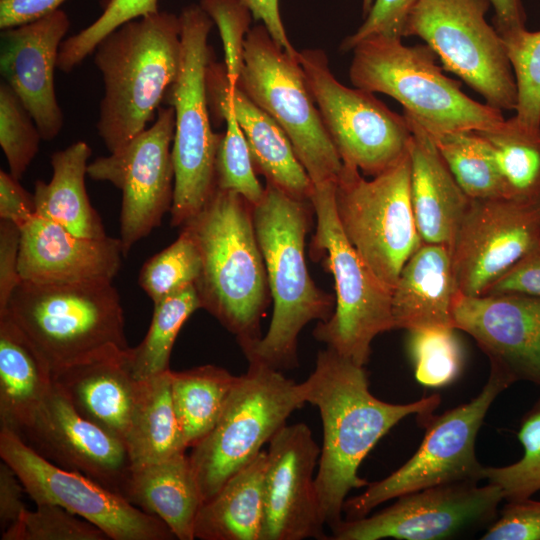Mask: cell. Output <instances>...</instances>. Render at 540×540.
Wrapping results in <instances>:
<instances>
[{
  "instance_id": "29",
  "label": "cell",
  "mask_w": 540,
  "mask_h": 540,
  "mask_svg": "<svg viewBox=\"0 0 540 540\" xmlns=\"http://www.w3.org/2000/svg\"><path fill=\"white\" fill-rule=\"evenodd\" d=\"M228 95L255 170L289 196L311 201L314 185L281 127L237 85L229 82Z\"/></svg>"
},
{
  "instance_id": "49",
  "label": "cell",
  "mask_w": 540,
  "mask_h": 540,
  "mask_svg": "<svg viewBox=\"0 0 540 540\" xmlns=\"http://www.w3.org/2000/svg\"><path fill=\"white\" fill-rule=\"evenodd\" d=\"M497 293L540 297V241L485 292Z\"/></svg>"
},
{
  "instance_id": "7",
  "label": "cell",
  "mask_w": 540,
  "mask_h": 540,
  "mask_svg": "<svg viewBox=\"0 0 540 540\" xmlns=\"http://www.w3.org/2000/svg\"><path fill=\"white\" fill-rule=\"evenodd\" d=\"M179 19L180 67L164 98L175 112L174 193L170 209L174 227H182L194 218L215 192V159L221 136L211 127L206 87L212 60L208 35L213 21L195 4L186 6Z\"/></svg>"
},
{
  "instance_id": "25",
  "label": "cell",
  "mask_w": 540,
  "mask_h": 540,
  "mask_svg": "<svg viewBox=\"0 0 540 540\" xmlns=\"http://www.w3.org/2000/svg\"><path fill=\"white\" fill-rule=\"evenodd\" d=\"M127 350L53 373L54 383L82 417L124 443L140 385L130 371Z\"/></svg>"
},
{
  "instance_id": "44",
  "label": "cell",
  "mask_w": 540,
  "mask_h": 540,
  "mask_svg": "<svg viewBox=\"0 0 540 540\" xmlns=\"http://www.w3.org/2000/svg\"><path fill=\"white\" fill-rule=\"evenodd\" d=\"M26 510L19 521L1 534L2 540H107L108 536L87 520L65 508L37 504Z\"/></svg>"
},
{
  "instance_id": "13",
  "label": "cell",
  "mask_w": 540,
  "mask_h": 540,
  "mask_svg": "<svg viewBox=\"0 0 540 540\" xmlns=\"http://www.w3.org/2000/svg\"><path fill=\"white\" fill-rule=\"evenodd\" d=\"M512 384L490 369L486 384L475 398L439 416H430L423 423L426 432L420 447L404 465L345 500L346 519L365 517L378 505L421 489L484 479V467L475 454L476 437L493 401Z\"/></svg>"
},
{
  "instance_id": "48",
  "label": "cell",
  "mask_w": 540,
  "mask_h": 540,
  "mask_svg": "<svg viewBox=\"0 0 540 540\" xmlns=\"http://www.w3.org/2000/svg\"><path fill=\"white\" fill-rule=\"evenodd\" d=\"M21 229L11 221L0 219V315L22 281L19 274Z\"/></svg>"
},
{
  "instance_id": "22",
  "label": "cell",
  "mask_w": 540,
  "mask_h": 540,
  "mask_svg": "<svg viewBox=\"0 0 540 540\" xmlns=\"http://www.w3.org/2000/svg\"><path fill=\"white\" fill-rule=\"evenodd\" d=\"M70 26L61 9L36 21L1 32L0 71L31 114L42 140L51 141L63 126L54 71Z\"/></svg>"
},
{
  "instance_id": "34",
  "label": "cell",
  "mask_w": 540,
  "mask_h": 540,
  "mask_svg": "<svg viewBox=\"0 0 540 540\" xmlns=\"http://www.w3.org/2000/svg\"><path fill=\"white\" fill-rule=\"evenodd\" d=\"M236 377L215 365L171 370L174 409L187 448L198 444L216 425Z\"/></svg>"
},
{
  "instance_id": "45",
  "label": "cell",
  "mask_w": 540,
  "mask_h": 540,
  "mask_svg": "<svg viewBox=\"0 0 540 540\" xmlns=\"http://www.w3.org/2000/svg\"><path fill=\"white\" fill-rule=\"evenodd\" d=\"M199 5L219 29L227 76L230 85L236 86L252 13L244 0H201Z\"/></svg>"
},
{
  "instance_id": "5",
  "label": "cell",
  "mask_w": 540,
  "mask_h": 540,
  "mask_svg": "<svg viewBox=\"0 0 540 540\" xmlns=\"http://www.w3.org/2000/svg\"><path fill=\"white\" fill-rule=\"evenodd\" d=\"M7 315L52 373L129 349L121 300L112 282L21 281Z\"/></svg>"
},
{
  "instance_id": "55",
  "label": "cell",
  "mask_w": 540,
  "mask_h": 540,
  "mask_svg": "<svg viewBox=\"0 0 540 540\" xmlns=\"http://www.w3.org/2000/svg\"><path fill=\"white\" fill-rule=\"evenodd\" d=\"M374 0H363L362 9L364 16L369 12Z\"/></svg>"
},
{
  "instance_id": "35",
  "label": "cell",
  "mask_w": 540,
  "mask_h": 540,
  "mask_svg": "<svg viewBox=\"0 0 540 540\" xmlns=\"http://www.w3.org/2000/svg\"><path fill=\"white\" fill-rule=\"evenodd\" d=\"M478 132L492 149L505 198L540 203V126L524 124L513 116Z\"/></svg>"
},
{
  "instance_id": "31",
  "label": "cell",
  "mask_w": 540,
  "mask_h": 540,
  "mask_svg": "<svg viewBox=\"0 0 540 540\" xmlns=\"http://www.w3.org/2000/svg\"><path fill=\"white\" fill-rule=\"evenodd\" d=\"M267 451L231 476L198 512L194 537L200 540H260Z\"/></svg>"
},
{
  "instance_id": "3",
  "label": "cell",
  "mask_w": 540,
  "mask_h": 540,
  "mask_svg": "<svg viewBox=\"0 0 540 540\" xmlns=\"http://www.w3.org/2000/svg\"><path fill=\"white\" fill-rule=\"evenodd\" d=\"M252 211L274 307L266 334L243 352L248 362L278 371L294 369L301 330L313 320L327 321L335 308L333 297L316 286L306 265L313 205L266 183Z\"/></svg>"
},
{
  "instance_id": "33",
  "label": "cell",
  "mask_w": 540,
  "mask_h": 540,
  "mask_svg": "<svg viewBox=\"0 0 540 540\" xmlns=\"http://www.w3.org/2000/svg\"><path fill=\"white\" fill-rule=\"evenodd\" d=\"M206 87L210 112L226 123L216 152V187L236 192L253 207L263 198L265 186L256 177L248 143L229 100V79L224 63L210 61Z\"/></svg>"
},
{
  "instance_id": "41",
  "label": "cell",
  "mask_w": 540,
  "mask_h": 540,
  "mask_svg": "<svg viewBox=\"0 0 540 540\" xmlns=\"http://www.w3.org/2000/svg\"><path fill=\"white\" fill-rule=\"evenodd\" d=\"M501 37L517 86L514 116L524 124L540 126V30L523 28Z\"/></svg>"
},
{
  "instance_id": "20",
  "label": "cell",
  "mask_w": 540,
  "mask_h": 540,
  "mask_svg": "<svg viewBox=\"0 0 540 540\" xmlns=\"http://www.w3.org/2000/svg\"><path fill=\"white\" fill-rule=\"evenodd\" d=\"M268 443L260 540L327 539L314 477L321 449L311 429L286 424Z\"/></svg>"
},
{
  "instance_id": "21",
  "label": "cell",
  "mask_w": 540,
  "mask_h": 540,
  "mask_svg": "<svg viewBox=\"0 0 540 540\" xmlns=\"http://www.w3.org/2000/svg\"><path fill=\"white\" fill-rule=\"evenodd\" d=\"M453 325L476 341L492 370L513 383L540 385V297L519 293L465 296L458 292Z\"/></svg>"
},
{
  "instance_id": "18",
  "label": "cell",
  "mask_w": 540,
  "mask_h": 540,
  "mask_svg": "<svg viewBox=\"0 0 540 540\" xmlns=\"http://www.w3.org/2000/svg\"><path fill=\"white\" fill-rule=\"evenodd\" d=\"M540 241V203L470 200L450 248L458 292L484 295Z\"/></svg>"
},
{
  "instance_id": "26",
  "label": "cell",
  "mask_w": 540,
  "mask_h": 540,
  "mask_svg": "<svg viewBox=\"0 0 540 540\" xmlns=\"http://www.w3.org/2000/svg\"><path fill=\"white\" fill-rule=\"evenodd\" d=\"M457 294L450 249L422 243L405 263L392 290L394 328H454Z\"/></svg>"
},
{
  "instance_id": "38",
  "label": "cell",
  "mask_w": 540,
  "mask_h": 540,
  "mask_svg": "<svg viewBox=\"0 0 540 540\" xmlns=\"http://www.w3.org/2000/svg\"><path fill=\"white\" fill-rule=\"evenodd\" d=\"M201 256L191 234L182 228L178 238L147 260L138 282L153 303L190 285H195L201 273Z\"/></svg>"
},
{
  "instance_id": "36",
  "label": "cell",
  "mask_w": 540,
  "mask_h": 540,
  "mask_svg": "<svg viewBox=\"0 0 540 540\" xmlns=\"http://www.w3.org/2000/svg\"><path fill=\"white\" fill-rule=\"evenodd\" d=\"M201 308L195 285L154 303L144 339L127 350V362L135 379H148L170 369V356L179 331L192 313Z\"/></svg>"
},
{
  "instance_id": "32",
  "label": "cell",
  "mask_w": 540,
  "mask_h": 540,
  "mask_svg": "<svg viewBox=\"0 0 540 540\" xmlns=\"http://www.w3.org/2000/svg\"><path fill=\"white\" fill-rule=\"evenodd\" d=\"M125 444L132 467L185 452L171 390V369L140 380Z\"/></svg>"
},
{
  "instance_id": "2",
  "label": "cell",
  "mask_w": 540,
  "mask_h": 540,
  "mask_svg": "<svg viewBox=\"0 0 540 540\" xmlns=\"http://www.w3.org/2000/svg\"><path fill=\"white\" fill-rule=\"evenodd\" d=\"M182 228L200 252L202 267L195 287L202 308L245 351L262 337L261 320L271 298L252 206L236 192L216 188Z\"/></svg>"
},
{
  "instance_id": "17",
  "label": "cell",
  "mask_w": 540,
  "mask_h": 540,
  "mask_svg": "<svg viewBox=\"0 0 540 540\" xmlns=\"http://www.w3.org/2000/svg\"><path fill=\"white\" fill-rule=\"evenodd\" d=\"M504 499L491 483L464 481L408 493L385 509L359 519L341 520L331 528L333 540H439L488 528Z\"/></svg>"
},
{
  "instance_id": "11",
  "label": "cell",
  "mask_w": 540,
  "mask_h": 540,
  "mask_svg": "<svg viewBox=\"0 0 540 540\" xmlns=\"http://www.w3.org/2000/svg\"><path fill=\"white\" fill-rule=\"evenodd\" d=\"M335 208L347 240L372 273L393 290L405 263L423 243L410 197V158L366 180L343 164Z\"/></svg>"
},
{
  "instance_id": "15",
  "label": "cell",
  "mask_w": 540,
  "mask_h": 540,
  "mask_svg": "<svg viewBox=\"0 0 540 540\" xmlns=\"http://www.w3.org/2000/svg\"><path fill=\"white\" fill-rule=\"evenodd\" d=\"M0 457L37 504L61 506L101 529L112 540H171L159 518L90 478L49 462L14 432L0 428Z\"/></svg>"
},
{
  "instance_id": "12",
  "label": "cell",
  "mask_w": 540,
  "mask_h": 540,
  "mask_svg": "<svg viewBox=\"0 0 540 540\" xmlns=\"http://www.w3.org/2000/svg\"><path fill=\"white\" fill-rule=\"evenodd\" d=\"M489 0H416L403 37L416 36L500 111L516 109L517 86L504 41L486 18Z\"/></svg>"
},
{
  "instance_id": "6",
  "label": "cell",
  "mask_w": 540,
  "mask_h": 540,
  "mask_svg": "<svg viewBox=\"0 0 540 540\" xmlns=\"http://www.w3.org/2000/svg\"><path fill=\"white\" fill-rule=\"evenodd\" d=\"M349 78L354 87L386 94L431 135L458 130H488L503 112L480 103L443 74L426 44L406 46L402 38L374 36L353 49Z\"/></svg>"
},
{
  "instance_id": "24",
  "label": "cell",
  "mask_w": 540,
  "mask_h": 540,
  "mask_svg": "<svg viewBox=\"0 0 540 540\" xmlns=\"http://www.w3.org/2000/svg\"><path fill=\"white\" fill-rule=\"evenodd\" d=\"M411 129L410 197L423 243L451 248L470 204L441 157L429 132L403 114Z\"/></svg>"
},
{
  "instance_id": "43",
  "label": "cell",
  "mask_w": 540,
  "mask_h": 540,
  "mask_svg": "<svg viewBox=\"0 0 540 540\" xmlns=\"http://www.w3.org/2000/svg\"><path fill=\"white\" fill-rule=\"evenodd\" d=\"M41 134L28 110L4 81L0 85V145L9 173L21 180L38 153Z\"/></svg>"
},
{
  "instance_id": "27",
  "label": "cell",
  "mask_w": 540,
  "mask_h": 540,
  "mask_svg": "<svg viewBox=\"0 0 540 540\" xmlns=\"http://www.w3.org/2000/svg\"><path fill=\"white\" fill-rule=\"evenodd\" d=\"M125 498L164 522L176 539H195L194 526L203 497L185 452L132 467Z\"/></svg>"
},
{
  "instance_id": "37",
  "label": "cell",
  "mask_w": 540,
  "mask_h": 540,
  "mask_svg": "<svg viewBox=\"0 0 540 540\" xmlns=\"http://www.w3.org/2000/svg\"><path fill=\"white\" fill-rule=\"evenodd\" d=\"M431 136L449 171L470 199L505 198L492 149L478 130Z\"/></svg>"
},
{
  "instance_id": "19",
  "label": "cell",
  "mask_w": 540,
  "mask_h": 540,
  "mask_svg": "<svg viewBox=\"0 0 540 540\" xmlns=\"http://www.w3.org/2000/svg\"><path fill=\"white\" fill-rule=\"evenodd\" d=\"M16 435L56 466L126 497L132 463L125 443L82 417L55 383L32 422Z\"/></svg>"
},
{
  "instance_id": "47",
  "label": "cell",
  "mask_w": 540,
  "mask_h": 540,
  "mask_svg": "<svg viewBox=\"0 0 540 540\" xmlns=\"http://www.w3.org/2000/svg\"><path fill=\"white\" fill-rule=\"evenodd\" d=\"M482 540H540V501L508 502Z\"/></svg>"
},
{
  "instance_id": "54",
  "label": "cell",
  "mask_w": 540,
  "mask_h": 540,
  "mask_svg": "<svg viewBox=\"0 0 540 540\" xmlns=\"http://www.w3.org/2000/svg\"><path fill=\"white\" fill-rule=\"evenodd\" d=\"M494 10L493 26L500 35L526 28L523 0H489Z\"/></svg>"
},
{
  "instance_id": "1",
  "label": "cell",
  "mask_w": 540,
  "mask_h": 540,
  "mask_svg": "<svg viewBox=\"0 0 540 540\" xmlns=\"http://www.w3.org/2000/svg\"><path fill=\"white\" fill-rule=\"evenodd\" d=\"M299 384L305 402L318 408L322 420L315 485L322 518L331 529L342 520L350 491L369 484L358 469L376 443L409 415L424 423L440 396L408 404L382 401L371 394L364 366L330 348L318 352L313 372Z\"/></svg>"
},
{
  "instance_id": "16",
  "label": "cell",
  "mask_w": 540,
  "mask_h": 540,
  "mask_svg": "<svg viewBox=\"0 0 540 540\" xmlns=\"http://www.w3.org/2000/svg\"><path fill=\"white\" fill-rule=\"evenodd\" d=\"M173 107H159L154 123L119 150L88 164L87 175L122 193L120 240L123 256L157 228L171 209L174 193Z\"/></svg>"
},
{
  "instance_id": "52",
  "label": "cell",
  "mask_w": 540,
  "mask_h": 540,
  "mask_svg": "<svg viewBox=\"0 0 540 540\" xmlns=\"http://www.w3.org/2000/svg\"><path fill=\"white\" fill-rule=\"evenodd\" d=\"M66 0H0L2 30L27 24L59 9Z\"/></svg>"
},
{
  "instance_id": "50",
  "label": "cell",
  "mask_w": 540,
  "mask_h": 540,
  "mask_svg": "<svg viewBox=\"0 0 540 540\" xmlns=\"http://www.w3.org/2000/svg\"><path fill=\"white\" fill-rule=\"evenodd\" d=\"M36 214L34 195L20 184V180L1 170L0 219L11 221L21 229Z\"/></svg>"
},
{
  "instance_id": "4",
  "label": "cell",
  "mask_w": 540,
  "mask_h": 540,
  "mask_svg": "<svg viewBox=\"0 0 540 540\" xmlns=\"http://www.w3.org/2000/svg\"><path fill=\"white\" fill-rule=\"evenodd\" d=\"M181 59L179 16L136 18L104 37L94 63L104 83L97 132L110 153L147 128L177 78Z\"/></svg>"
},
{
  "instance_id": "46",
  "label": "cell",
  "mask_w": 540,
  "mask_h": 540,
  "mask_svg": "<svg viewBox=\"0 0 540 540\" xmlns=\"http://www.w3.org/2000/svg\"><path fill=\"white\" fill-rule=\"evenodd\" d=\"M416 0H374L363 23L340 45L342 52L352 50L360 41L374 36L403 38L407 17Z\"/></svg>"
},
{
  "instance_id": "39",
  "label": "cell",
  "mask_w": 540,
  "mask_h": 540,
  "mask_svg": "<svg viewBox=\"0 0 540 540\" xmlns=\"http://www.w3.org/2000/svg\"><path fill=\"white\" fill-rule=\"evenodd\" d=\"M408 332V350L417 382L431 388L452 383L463 365V351L455 329L424 328Z\"/></svg>"
},
{
  "instance_id": "10",
  "label": "cell",
  "mask_w": 540,
  "mask_h": 540,
  "mask_svg": "<svg viewBox=\"0 0 540 540\" xmlns=\"http://www.w3.org/2000/svg\"><path fill=\"white\" fill-rule=\"evenodd\" d=\"M281 127L313 185L335 183L343 167L309 89L297 55L266 27L250 28L236 84Z\"/></svg>"
},
{
  "instance_id": "53",
  "label": "cell",
  "mask_w": 540,
  "mask_h": 540,
  "mask_svg": "<svg viewBox=\"0 0 540 540\" xmlns=\"http://www.w3.org/2000/svg\"><path fill=\"white\" fill-rule=\"evenodd\" d=\"M255 20H260L273 40L288 54L297 55L298 51L288 39L283 25L279 0H244Z\"/></svg>"
},
{
  "instance_id": "8",
  "label": "cell",
  "mask_w": 540,
  "mask_h": 540,
  "mask_svg": "<svg viewBox=\"0 0 540 540\" xmlns=\"http://www.w3.org/2000/svg\"><path fill=\"white\" fill-rule=\"evenodd\" d=\"M335 183L314 185L311 197L317 220L311 254L333 274L336 291L332 316L317 324L313 336L365 366L373 339L395 329L392 290L372 273L344 235L335 208Z\"/></svg>"
},
{
  "instance_id": "14",
  "label": "cell",
  "mask_w": 540,
  "mask_h": 540,
  "mask_svg": "<svg viewBox=\"0 0 540 540\" xmlns=\"http://www.w3.org/2000/svg\"><path fill=\"white\" fill-rule=\"evenodd\" d=\"M298 59L343 164L374 177L408 153L412 132L404 115L390 110L374 93L340 83L325 52L298 51Z\"/></svg>"
},
{
  "instance_id": "28",
  "label": "cell",
  "mask_w": 540,
  "mask_h": 540,
  "mask_svg": "<svg viewBox=\"0 0 540 540\" xmlns=\"http://www.w3.org/2000/svg\"><path fill=\"white\" fill-rule=\"evenodd\" d=\"M53 373L22 330L0 316V428L19 434L53 388Z\"/></svg>"
},
{
  "instance_id": "30",
  "label": "cell",
  "mask_w": 540,
  "mask_h": 540,
  "mask_svg": "<svg viewBox=\"0 0 540 540\" xmlns=\"http://www.w3.org/2000/svg\"><path fill=\"white\" fill-rule=\"evenodd\" d=\"M91 148L77 141L51 156L52 177L49 182L34 183L37 215L51 220L70 232L89 238L107 234L98 212L90 203L85 176Z\"/></svg>"
},
{
  "instance_id": "51",
  "label": "cell",
  "mask_w": 540,
  "mask_h": 540,
  "mask_svg": "<svg viewBox=\"0 0 540 540\" xmlns=\"http://www.w3.org/2000/svg\"><path fill=\"white\" fill-rule=\"evenodd\" d=\"M23 484L4 461L0 464V527L4 532L16 524L27 510L23 502Z\"/></svg>"
},
{
  "instance_id": "42",
  "label": "cell",
  "mask_w": 540,
  "mask_h": 540,
  "mask_svg": "<svg viewBox=\"0 0 540 540\" xmlns=\"http://www.w3.org/2000/svg\"><path fill=\"white\" fill-rule=\"evenodd\" d=\"M158 11V0H107L102 14L92 24L62 42L57 68L71 72L109 33L126 22Z\"/></svg>"
},
{
  "instance_id": "23",
  "label": "cell",
  "mask_w": 540,
  "mask_h": 540,
  "mask_svg": "<svg viewBox=\"0 0 540 540\" xmlns=\"http://www.w3.org/2000/svg\"><path fill=\"white\" fill-rule=\"evenodd\" d=\"M122 256L120 238L78 236L37 214L21 228L19 274L23 281L112 282Z\"/></svg>"
},
{
  "instance_id": "9",
  "label": "cell",
  "mask_w": 540,
  "mask_h": 540,
  "mask_svg": "<svg viewBox=\"0 0 540 540\" xmlns=\"http://www.w3.org/2000/svg\"><path fill=\"white\" fill-rule=\"evenodd\" d=\"M305 403L299 383L249 361L247 372L236 377L216 425L188 455L203 503L250 463Z\"/></svg>"
},
{
  "instance_id": "40",
  "label": "cell",
  "mask_w": 540,
  "mask_h": 540,
  "mask_svg": "<svg viewBox=\"0 0 540 540\" xmlns=\"http://www.w3.org/2000/svg\"><path fill=\"white\" fill-rule=\"evenodd\" d=\"M522 458L504 467H484V479L498 486L507 502L522 501L540 490V399L520 422Z\"/></svg>"
}]
</instances>
